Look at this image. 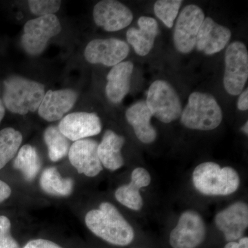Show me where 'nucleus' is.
Listing matches in <instances>:
<instances>
[{
	"label": "nucleus",
	"mask_w": 248,
	"mask_h": 248,
	"mask_svg": "<svg viewBox=\"0 0 248 248\" xmlns=\"http://www.w3.org/2000/svg\"><path fill=\"white\" fill-rule=\"evenodd\" d=\"M152 117L151 111L143 101L135 103L125 112L126 120L133 126L137 138L146 144L154 142L157 136L156 130L151 124Z\"/></svg>",
	"instance_id": "obj_20"
},
{
	"label": "nucleus",
	"mask_w": 248,
	"mask_h": 248,
	"mask_svg": "<svg viewBox=\"0 0 248 248\" xmlns=\"http://www.w3.org/2000/svg\"><path fill=\"white\" fill-rule=\"evenodd\" d=\"M85 222L93 234L109 244L128 246L135 237L133 227L115 206L108 202H104L99 209L89 212Z\"/></svg>",
	"instance_id": "obj_1"
},
{
	"label": "nucleus",
	"mask_w": 248,
	"mask_h": 248,
	"mask_svg": "<svg viewBox=\"0 0 248 248\" xmlns=\"http://www.w3.org/2000/svg\"><path fill=\"white\" fill-rule=\"evenodd\" d=\"M134 65L130 62H122L112 67L107 76L106 94L114 104H119L130 89V79Z\"/></svg>",
	"instance_id": "obj_19"
},
{
	"label": "nucleus",
	"mask_w": 248,
	"mask_h": 248,
	"mask_svg": "<svg viewBox=\"0 0 248 248\" xmlns=\"http://www.w3.org/2000/svg\"><path fill=\"white\" fill-rule=\"evenodd\" d=\"M93 18L98 27L108 32H115L128 27L133 22V14L120 1L104 0L94 6Z\"/></svg>",
	"instance_id": "obj_11"
},
{
	"label": "nucleus",
	"mask_w": 248,
	"mask_h": 248,
	"mask_svg": "<svg viewBox=\"0 0 248 248\" xmlns=\"http://www.w3.org/2000/svg\"><path fill=\"white\" fill-rule=\"evenodd\" d=\"M61 31V24L55 15L31 19L24 25L21 45L28 54L37 56L43 53L49 40Z\"/></svg>",
	"instance_id": "obj_6"
},
{
	"label": "nucleus",
	"mask_w": 248,
	"mask_h": 248,
	"mask_svg": "<svg viewBox=\"0 0 248 248\" xmlns=\"http://www.w3.org/2000/svg\"><path fill=\"white\" fill-rule=\"evenodd\" d=\"M5 115V107L4 105V103H3L2 100L0 99V123H1V121H2L3 118H4Z\"/></svg>",
	"instance_id": "obj_34"
},
{
	"label": "nucleus",
	"mask_w": 248,
	"mask_h": 248,
	"mask_svg": "<svg viewBox=\"0 0 248 248\" xmlns=\"http://www.w3.org/2000/svg\"><path fill=\"white\" fill-rule=\"evenodd\" d=\"M99 143L89 139L75 141L70 148L68 158L73 167L80 174L89 177L98 175L103 170L97 148Z\"/></svg>",
	"instance_id": "obj_13"
},
{
	"label": "nucleus",
	"mask_w": 248,
	"mask_h": 248,
	"mask_svg": "<svg viewBox=\"0 0 248 248\" xmlns=\"http://www.w3.org/2000/svg\"><path fill=\"white\" fill-rule=\"evenodd\" d=\"M225 89L231 95H239L248 78V52L246 45L234 42L228 46L225 53Z\"/></svg>",
	"instance_id": "obj_7"
},
{
	"label": "nucleus",
	"mask_w": 248,
	"mask_h": 248,
	"mask_svg": "<svg viewBox=\"0 0 248 248\" xmlns=\"http://www.w3.org/2000/svg\"><path fill=\"white\" fill-rule=\"evenodd\" d=\"M215 223L228 242L242 238L248 226V206L238 202L217 214Z\"/></svg>",
	"instance_id": "obj_14"
},
{
	"label": "nucleus",
	"mask_w": 248,
	"mask_h": 248,
	"mask_svg": "<svg viewBox=\"0 0 248 248\" xmlns=\"http://www.w3.org/2000/svg\"><path fill=\"white\" fill-rule=\"evenodd\" d=\"M22 140V134L16 129L6 128L0 131V170L17 154Z\"/></svg>",
	"instance_id": "obj_25"
},
{
	"label": "nucleus",
	"mask_w": 248,
	"mask_h": 248,
	"mask_svg": "<svg viewBox=\"0 0 248 248\" xmlns=\"http://www.w3.org/2000/svg\"><path fill=\"white\" fill-rule=\"evenodd\" d=\"M182 3L181 0H159L154 5L155 14L166 27L171 29Z\"/></svg>",
	"instance_id": "obj_26"
},
{
	"label": "nucleus",
	"mask_w": 248,
	"mask_h": 248,
	"mask_svg": "<svg viewBox=\"0 0 248 248\" xmlns=\"http://www.w3.org/2000/svg\"><path fill=\"white\" fill-rule=\"evenodd\" d=\"M125 139L111 130H108L103 136L97 148L98 156L102 166L110 171L120 169L124 164L122 148Z\"/></svg>",
	"instance_id": "obj_21"
},
{
	"label": "nucleus",
	"mask_w": 248,
	"mask_h": 248,
	"mask_svg": "<svg viewBox=\"0 0 248 248\" xmlns=\"http://www.w3.org/2000/svg\"><path fill=\"white\" fill-rule=\"evenodd\" d=\"M180 117L186 128L206 131L219 126L223 120V112L213 95L194 92L189 96L188 103Z\"/></svg>",
	"instance_id": "obj_4"
},
{
	"label": "nucleus",
	"mask_w": 248,
	"mask_h": 248,
	"mask_svg": "<svg viewBox=\"0 0 248 248\" xmlns=\"http://www.w3.org/2000/svg\"><path fill=\"white\" fill-rule=\"evenodd\" d=\"M130 48L126 42L116 38L97 39L91 41L86 46L84 56L93 64L115 66L127 58Z\"/></svg>",
	"instance_id": "obj_10"
},
{
	"label": "nucleus",
	"mask_w": 248,
	"mask_h": 248,
	"mask_svg": "<svg viewBox=\"0 0 248 248\" xmlns=\"http://www.w3.org/2000/svg\"><path fill=\"white\" fill-rule=\"evenodd\" d=\"M205 236L206 226L202 216L193 210H187L181 215L171 232L170 244L172 248H197Z\"/></svg>",
	"instance_id": "obj_8"
},
{
	"label": "nucleus",
	"mask_w": 248,
	"mask_h": 248,
	"mask_svg": "<svg viewBox=\"0 0 248 248\" xmlns=\"http://www.w3.org/2000/svg\"><path fill=\"white\" fill-rule=\"evenodd\" d=\"M0 248H19V246L9 234L0 237Z\"/></svg>",
	"instance_id": "obj_29"
},
{
	"label": "nucleus",
	"mask_w": 248,
	"mask_h": 248,
	"mask_svg": "<svg viewBox=\"0 0 248 248\" xmlns=\"http://www.w3.org/2000/svg\"><path fill=\"white\" fill-rule=\"evenodd\" d=\"M194 186L200 193L208 196H227L239 189L240 177L236 170L221 168L215 162L197 166L192 174Z\"/></svg>",
	"instance_id": "obj_3"
},
{
	"label": "nucleus",
	"mask_w": 248,
	"mask_h": 248,
	"mask_svg": "<svg viewBox=\"0 0 248 248\" xmlns=\"http://www.w3.org/2000/svg\"><path fill=\"white\" fill-rule=\"evenodd\" d=\"M238 108L240 110L246 111L248 109V89L241 93L237 103Z\"/></svg>",
	"instance_id": "obj_31"
},
{
	"label": "nucleus",
	"mask_w": 248,
	"mask_h": 248,
	"mask_svg": "<svg viewBox=\"0 0 248 248\" xmlns=\"http://www.w3.org/2000/svg\"><path fill=\"white\" fill-rule=\"evenodd\" d=\"M24 248H62L53 241L45 239H35L29 241Z\"/></svg>",
	"instance_id": "obj_28"
},
{
	"label": "nucleus",
	"mask_w": 248,
	"mask_h": 248,
	"mask_svg": "<svg viewBox=\"0 0 248 248\" xmlns=\"http://www.w3.org/2000/svg\"><path fill=\"white\" fill-rule=\"evenodd\" d=\"M11 221L7 217L0 216V237L10 234Z\"/></svg>",
	"instance_id": "obj_30"
},
{
	"label": "nucleus",
	"mask_w": 248,
	"mask_h": 248,
	"mask_svg": "<svg viewBox=\"0 0 248 248\" xmlns=\"http://www.w3.org/2000/svg\"><path fill=\"white\" fill-rule=\"evenodd\" d=\"M231 38V31L217 24L212 18L204 19L196 39L195 47L208 55L221 51Z\"/></svg>",
	"instance_id": "obj_15"
},
{
	"label": "nucleus",
	"mask_w": 248,
	"mask_h": 248,
	"mask_svg": "<svg viewBox=\"0 0 248 248\" xmlns=\"http://www.w3.org/2000/svg\"><path fill=\"white\" fill-rule=\"evenodd\" d=\"M151 182V174L148 171L143 168H137L132 172L130 184L121 186L116 190V200L124 206L138 211L143 206L140 190L149 186Z\"/></svg>",
	"instance_id": "obj_18"
},
{
	"label": "nucleus",
	"mask_w": 248,
	"mask_h": 248,
	"mask_svg": "<svg viewBox=\"0 0 248 248\" xmlns=\"http://www.w3.org/2000/svg\"><path fill=\"white\" fill-rule=\"evenodd\" d=\"M62 1L57 0H31L29 6L31 12L39 17L54 15L61 7Z\"/></svg>",
	"instance_id": "obj_27"
},
{
	"label": "nucleus",
	"mask_w": 248,
	"mask_h": 248,
	"mask_svg": "<svg viewBox=\"0 0 248 248\" xmlns=\"http://www.w3.org/2000/svg\"><path fill=\"white\" fill-rule=\"evenodd\" d=\"M41 188L48 195L66 197L71 195L73 190V181L70 178L62 177L58 170L55 167L45 169L41 175Z\"/></svg>",
	"instance_id": "obj_22"
},
{
	"label": "nucleus",
	"mask_w": 248,
	"mask_h": 248,
	"mask_svg": "<svg viewBox=\"0 0 248 248\" xmlns=\"http://www.w3.org/2000/svg\"><path fill=\"white\" fill-rule=\"evenodd\" d=\"M146 103L152 115L163 123H171L182 115L179 94L171 84L164 80H156L151 85Z\"/></svg>",
	"instance_id": "obj_5"
},
{
	"label": "nucleus",
	"mask_w": 248,
	"mask_h": 248,
	"mask_svg": "<svg viewBox=\"0 0 248 248\" xmlns=\"http://www.w3.org/2000/svg\"><path fill=\"white\" fill-rule=\"evenodd\" d=\"M242 131L244 132L245 134L248 135V122H246V123L244 124V126L241 128Z\"/></svg>",
	"instance_id": "obj_35"
},
{
	"label": "nucleus",
	"mask_w": 248,
	"mask_h": 248,
	"mask_svg": "<svg viewBox=\"0 0 248 248\" xmlns=\"http://www.w3.org/2000/svg\"><path fill=\"white\" fill-rule=\"evenodd\" d=\"M42 163L37 150L31 145H24L19 149L15 159L14 166L22 173L24 179L31 182L36 177Z\"/></svg>",
	"instance_id": "obj_23"
},
{
	"label": "nucleus",
	"mask_w": 248,
	"mask_h": 248,
	"mask_svg": "<svg viewBox=\"0 0 248 248\" xmlns=\"http://www.w3.org/2000/svg\"><path fill=\"white\" fill-rule=\"evenodd\" d=\"M58 128L70 141H77L100 133L102 125L95 113L79 112L63 117Z\"/></svg>",
	"instance_id": "obj_12"
},
{
	"label": "nucleus",
	"mask_w": 248,
	"mask_h": 248,
	"mask_svg": "<svg viewBox=\"0 0 248 248\" xmlns=\"http://www.w3.org/2000/svg\"><path fill=\"white\" fill-rule=\"evenodd\" d=\"M44 139L48 150V156L52 161H58L68 154L71 143L59 130L58 126L51 125L46 129Z\"/></svg>",
	"instance_id": "obj_24"
},
{
	"label": "nucleus",
	"mask_w": 248,
	"mask_h": 248,
	"mask_svg": "<svg viewBox=\"0 0 248 248\" xmlns=\"http://www.w3.org/2000/svg\"><path fill=\"white\" fill-rule=\"evenodd\" d=\"M45 95V86L20 76H11L4 81L2 102L10 112L27 115L38 110Z\"/></svg>",
	"instance_id": "obj_2"
},
{
	"label": "nucleus",
	"mask_w": 248,
	"mask_h": 248,
	"mask_svg": "<svg viewBox=\"0 0 248 248\" xmlns=\"http://www.w3.org/2000/svg\"><path fill=\"white\" fill-rule=\"evenodd\" d=\"M78 98V93L74 90L48 91L37 110L39 115L49 122L61 120L73 108Z\"/></svg>",
	"instance_id": "obj_16"
},
{
	"label": "nucleus",
	"mask_w": 248,
	"mask_h": 248,
	"mask_svg": "<svg viewBox=\"0 0 248 248\" xmlns=\"http://www.w3.org/2000/svg\"><path fill=\"white\" fill-rule=\"evenodd\" d=\"M224 248H248V238L247 236L241 238L238 242L231 241L226 245Z\"/></svg>",
	"instance_id": "obj_33"
},
{
	"label": "nucleus",
	"mask_w": 248,
	"mask_h": 248,
	"mask_svg": "<svg viewBox=\"0 0 248 248\" xmlns=\"http://www.w3.org/2000/svg\"><path fill=\"white\" fill-rule=\"evenodd\" d=\"M205 19L203 10L195 4L186 6L178 17L174 31V44L179 53H190Z\"/></svg>",
	"instance_id": "obj_9"
},
{
	"label": "nucleus",
	"mask_w": 248,
	"mask_h": 248,
	"mask_svg": "<svg viewBox=\"0 0 248 248\" xmlns=\"http://www.w3.org/2000/svg\"><path fill=\"white\" fill-rule=\"evenodd\" d=\"M139 29L130 28L126 32L127 41L140 56H146L154 46L159 32V25L153 17L142 16L139 18Z\"/></svg>",
	"instance_id": "obj_17"
},
{
	"label": "nucleus",
	"mask_w": 248,
	"mask_h": 248,
	"mask_svg": "<svg viewBox=\"0 0 248 248\" xmlns=\"http://www.w3.org/2000/svg\"><path fill=\"white\" fill-rule=\"evenodd\" d=\"M11 194V189L7 184L0 180V203L7 200Z\"/></svg>",
	"instance_id": "obj_32"
}]
</instances>
